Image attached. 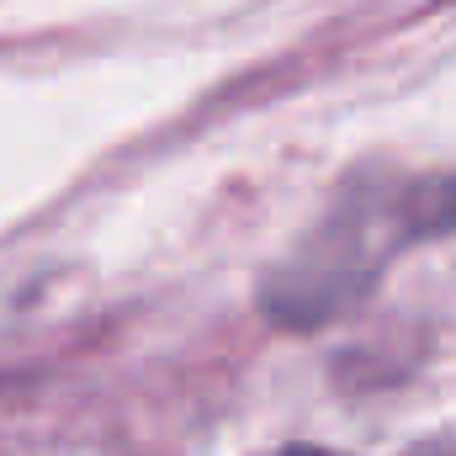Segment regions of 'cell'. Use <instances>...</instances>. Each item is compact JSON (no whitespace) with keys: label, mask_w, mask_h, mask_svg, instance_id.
Masks as SVG:
<instances>
[{"label":"cell","mask_w":456,"mask_h":456,"mask_svg":"<svg viewBox=\"0 0 456 456\" xmlns=\"http://www.w3.org/2000/svg\"><path fill=\"white\" fill-rule=\"evenodd\" d=\"M303 456H324V452H303Z\"/></svg>","instance_id":"6da1fadb"}]
</instances>
